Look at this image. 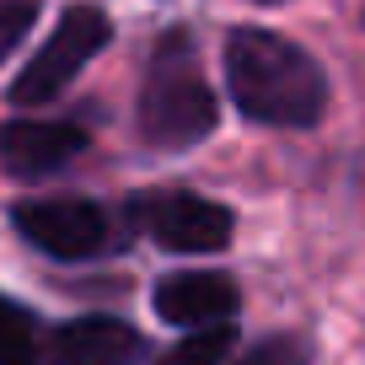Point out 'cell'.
<instances>
[{
    "label": "cell",
    "mask_w": 365,
    "mask_h": 365,
    "mask_svg": "<svg viewBox=\"0 0 365 365\" xmlns=\"http://www.w3.org/2000/svg\"><path fill=\"white\" fill-rule=\"evenodd\" d=\"M231 349H237V333L226 322H215V328H194L161 365H226Z\"/></svg>",
    "instance_id": "10"
},
{
    "label": "cell",
    "mask_w": 365,
    "mask_h": 365,
    "mask_svg": "<svg viewBox=\"0 0 365 365\" xmlns=\"http://www.w3.org/2000/svg\"><path fill=\"white\" fill-rule=\"evenodd\" d=\"M135 220L172 252H220L231 242V210L199 194H145L135 199Z\"/></svg>",
    "instance_id": "4"
},
{
    "label": "cell",
    "mask_w": 365,
    "mask_h": 365,
    "mask_svg": "<svg viewBox=\"0 0 365 365\" xmlns=\"http://www.w3.org/2000/svg\"><path fill=\"white\" fill-rule=\"evenodd\" d=\"M0 365H38V322L0 296Z\"/></svg>",
    "instance_id": "9"
},
{
    "label": "cell",
    "mask_w": 365,
    "mask_h": 365,
    "mask_svg": "<svg viewBox=\"0 0 365 365\" xmlns=\"http://www.w3.org/2000/svg\"><path fill=\"white\" fill-rule=\"evenodd\" d=\"M140 333L118 317H76L54 333V365H129Z\"/></svg>",
    "instance_id": "8"
},
{
    "label": "cell",
    "mask_w": 365,
    "mask_h": 365,
    "mask_svg": "<svg viewBox=\"0 0 365 365\" xmlns=\"http://www.w3.org/2000/svg\"><path fill=\"white\" fill-rule=\"evenodd\" d=\"M231 365H301V344H290V339H263V344H252L242 360H231Z\"/></svg>",
    "instance_id": "12"
},
{
    "label": "cell",
    "mask_w": 365,
    "mask_h": 365,
    "mask_svg": "<svg viewBox=\"0 0 365 365\" xmlns=\"http://www.w3.org/2000/svg\"><path fill=\"white\" fill-rule=\"evenodd\" d=\"M108 38H113V27H108V16L97 11V6H70V11L59 16V27L43 38V48L27 59V70L11 81V103L16 108L54 103L59 91L108 48Z\"/></svg>",
    "instance_id": "3"
},
{
    "label": "cell",
    "mask_w": 365,
    "mask_h": 365,
    "mask_svg": "<svg viewBox=\"0 0 365 365\" xmlns=\"http://www.w3.org/2000/svg\"><path fill=\"white\" fill-rule=\"evenodd\" d=\"M16 231L48 258H97L108 247V215L91 199H33L16 210Z\"/></svg>",
    "instance_id": "5"
},
{
    "label": "cell",
    "mask_w": 365,
    "mask_h": 365,
    "mask_svg": "<svg viewBox=\"0 0 365 365\" xmlns=\"http://www.w3.org/2000/svg\"><path fill=\"white\" fill-rule=\"evenodd\" d=\"M86 145L76 124H54V118H16L0 129V167L16 178H48L59 172L76 150Z\"/></svg>",
    "instance_id": "7"
},
{
    "label": "cell",
    "mask_w": 365,
    "mask_h": 365,
    "mask_svg": "<svg viewBox=\"0 0 365 365\" xmlns=\"http://www.w3.org/2000/svg\"><path fill=\"white\" fill-rule=\"evenodd\" d=\"M210 129H215V91L188 65L182 38H172L156 54V65L145 76V91H140V135L150 145L182 150V145H199Z\"/></svg>",
    "instance_id": "2"
},
{
    "label": "cell",
    "mask_w": 365,
    "mask_h": 365,
    "mask_svg": "<svg viewBox=\"0 0 365 365\" xmlns=\"http://www.w3.org/2000/svg\"><path fill=\"white\" fill-rule=\"evenodd\" d=\"M33 16H38L33 0H6V6H0V59H6V54H11V48L27 38Z\"/></svg>",
    "instance_id": "11"
},
{
    "label": "cell",
    "mask_w": 365,
    "mask_h": 365,
    "mask_svg": "<svg viewBox=\"0 0 365 365\" xmlns=\"http://www.w3.org/2000/svg\"><path fill=\"white\" fill-rule=\"evenodd\" d=\"M226 86L247 118L279 129H307L328 108V81L317 59L263 27H237L226 38Z\"/></svg>",
    "instance_id": "1"
},
{
    "label": "cell",
    "mask_w": 365,
    "mask_h": 365,
    "mask_svg": "<svg viewBox=\"0 0 365 365\" xmlns=\"http://www.w3.org/2000/svg\"><path fill=\"white\" fill-rule=\"evenodd\" d=\"M150 301H156V317L172 322V328H215V322H231L242 307L237 285L226 274H210V269L167 274Z\"/></svg>",
    "instance_id": "6"
},
{
    "label": "cell",
    "mask_w": 365,
    "mask_h": 365,
    "mask_svg": "<svg viewBox=\"0 0 365 365\" xmlns=\"http://www.w3.org/2000/svg\"><path fill=\"white\" fill-rule=\"evenodd\" d=\"M258 6H279V0H258Z\"/></svg>",
    "instance_id": "13"
}]
</instances>
